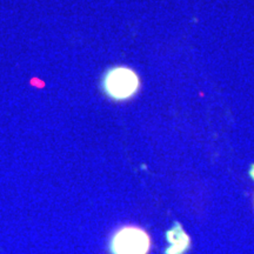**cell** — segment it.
Segmentation results:
<instances>
[{
	"mask_svg": "<svg viewBox=\"0 0 254 254\" xmlns=\"http://www.w3.org/2000/svg\"><path fill=\"white\" fill-rule=\"evenodd\" d=\"M167 239L171 244V247L167 250V254H182L189 247L190 239L183 231V228L180 227V225H176L168 232Z\"/></svg>",
	"mask_w": 254,
	"mask_h": 254,
	"instance_id": "3957f363",
	"label": "cell"
},
{
	"mask_svg": "<svg viewBox=\"0 0 254 254\" xmlns=\"http://www.w3.org/2000/svg\"><path fill=\"white\" fill-rule=\"evenodd\" d=\"M101 86L104 93L111 99L127 100L138 92L140 79L133 69L125 66H116L105 73Z\"/></svg>",
	"mask_w": 254,
	"mask_h": 254,
	"instance_id": "6da1fadb",
	"label": "cell"
},
{
	"mask_svg": "<svg viewBox=\"0 0 254 254\" xmlns=\"http://www.w3.org/2000/svg\"><path fill=\"white\" fill-rule=\"evenodd\" d=\"M150 249V236L147 232L136 226L119 228L110 243L112 254H147Z\"/></svg>",
	"mask_w": 254,
	"mask_h": 254,
	"instance_id": "7a4b0ae2",
	"label": "cell"
}]
</instances>
